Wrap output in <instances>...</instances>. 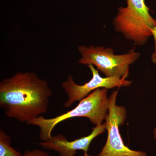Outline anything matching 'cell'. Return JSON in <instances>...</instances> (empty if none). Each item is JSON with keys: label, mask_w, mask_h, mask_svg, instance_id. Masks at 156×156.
<instances>
[{"label": "cell", "mask_w": 156, "mask_h": 156, "mask_svg": "<svg viewBox=\"0 0 156 156\" xmlns=\"http://www.w3.org/2000/svg\"><path fill=\"white\" fill-rule=\"evenodd\" d=\"M118 90L112 92L109 97L108 114L105 124L108 132L106 143L98 156H147L146 153L132 150L124 144L119 131L127 118L125 107L116 105Z\"/></svg>", "instance_id": "277c9868"}, {"label": "cell", "mask_w": 156, "mask_h": 156, "mask_svg": "<svg viewBox=\"0 0 156 156\" xmlns=\"http://www.w3.org/2000/svg\"><path fill=\"white\" fill-rule=\"evenodd\" d=\"M23 156H50L48 153L45 151L36 149L32 150L26 151Z\"/></svg>", "instance_id": "9c48e42d"}, {"label": "cell", "mask_w": 156, "mask_h": 156, "mask_svg": "<svg viewBox=\"0 0 156 156\" xmlns=\"http://www.w3.org/2000/svg\"><path fill=\"white\" fill-rule=\"evenodd\" d=\"M105 129L106 125L105 123L92 128V132L88 136L73 141H69L64 135L58 134L52 136L47 141L39 143V144L45 149L58 153L59 156H75L77 151L87 153L92 140L103 133Z\"/></svg>", "instance_id": "8992f818"}, {"label": "cell", "mask_w": 156, "mask_h": 156, "mask_svg": "<svg viewBox=\"0 0 156 156\" xmlns=\"http://www.w3.org/2000/svg\"><path fill=\"white\" fill-rule=\"evenodd\" d=\"M154 136V139L156 140V128H154L153 132Z\"/></svg>", "instance_id": "8fae6325"}, {"label": "cell", "mask_w": 156, "mask_h": 156, "mask_svg": "<svg viewBox=\"0 0 156 156\" xmlns=\"http://www.w3.org/2000/svg\"><path fill=\"white\" fill-rule=\"evenodd\" d=\"M78 50L81 56L78 63L87 66L92 65L108 77L127 78L129 66L140 56V53L134 50L125 54L115 55L112 48L102 46L81 45Z\"/></svg>", "instance_id": "3957f363"}, {"label": "cell", "mask_w": 156, "mask_h": 156, "mask_svg": "<svg viewBox=\"0 0 156 156\" xmlns=\"http://www.w3.org/2000/svg\"><path fill=\"white\" fill-rule=\"evenodd\" d=\"M107 89H98L80 101L74 108L57 116L45 118L41 116L31 120L27 125L37 126L39 128V137L42 141L52 137V131L58 124L76 117H85L96 126L102 124L108 112L109 98Z\"/></svg>", "instance_id": "7a4b0ae2"}, {"label": "cell", "mask_w": 156, "mask_h": 156, "mask_svg": "<svg viewBox=\"0 0 156 156\" xmlns=\"http://www.w3.org/2000/svg\"><path fill=\"white\" fill-rule=\"evenodd\" d=\"M88 66L92 75L89 82L82 85H78L74 81L73 76L70 75L66 80L62 83V87L67 96V100L63 104L65 108H69L75 102L80 101L96 89L128 87L132 83V81L126 80V78L116 76L102 77L94 66L89 65Z\"/></svg>", "instance_id": "5b68a950"}, {"label": "cell", "mask_w": 156, "mask_h": 156, "mask_svg": "<svg viewBox=\"0 0 156 156\" xmlns=\"http://www.w3.org/2000/svg\"><path fill=\"white\" fill-rule=\"evenodd\" d=\"M152 36L153 37L154 41V51L151 55V59L153 63L156 64V26L152 31Z\"/></svg>", "instance_id": "30bf717a"}, {"label": "cell", "mask_w": 156, "mask_h": 156, "mask_svg": "<svg viewBox=\"0 0 156 156\" xmlns=\"http://www.w3.org/2000/svg\"><path fill=\"white\" fill-rule=\"evenodd\" d=\"M125 10L128 16L133 19L152 25L156 24V20L150 14L145 0H127Z\"/></svg>", "instance_id": "52a82bcc"}, {"label": "cell", "mask_w": 156, "mask_h": 156, "mask_svg": "<svg viewBox=\"0 0 156 156\" xmlns=\"http://www.w3.org/2000/svg\"><path fill=\"white\" fill-rule=\"evenodd\" d=\"M0 156H23L11 146V138L2 129H0Z\"/></svg>", "instance_id": "ba28073f"}, {"label": "cell", "mask_w": 156, "mask_h": 156, "mask_svg": "<svg viewBox=\"0 0 156 156\" xmlns=\"http://www.w3.org/2000/svg\"><path fill=\"white\" fill-rule=\"evenodd\" d=\"M84 156H92L88 154L87 153H84Z\"/></svg>", "instance_id": "7c38bea8"}, {"label": "cell", "mask_w": 156, "mask_h": 156, "mask_svg": "<svg viewBox=\"0 0 156 156\" xmlns=\"http://www.w3.org/2000/svg\"><path fill=\"white\" fill-rule=\"evenodd\" d=\"M52 94L36 73L18 72L0 82V108L7 117L27 124L47 112Z\"/></svg>", "instance_id": "6da1fadb"}]
</instances>
